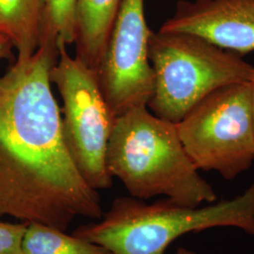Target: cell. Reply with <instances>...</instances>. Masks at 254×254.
<instances>
[{
    "instance_id": "obj_1",
    "label": "cell",
    "mask_w": 254,
    "mask_h": 254,
    "mask_svg": "<svg viewBox=\"0 0 254 254\" xmlns=\"http://www.w3.org/2000/svg\"><path fill=\"white\" fill-rule=\"evenodd\" d=\"M58 58L59 44H41L0 75V217L66 232L104 212L64 142L50 80Z\"/></svg>"
},
{
    "instance_id": "obj_2",
    "label": "cell",
    "mask_w": 254,
    "mask_h": 254,
    "mask_svg": "<svg viewBox=\"0 0 254 254\" xmlns=\"http://www.w3.org/2000/svg\"><path fill=\"white\" fill-rule=\"evenodd\" d=\"M106 165L111 177L139 200L165 196L190 207L217 200L185 150L176 124L155 116L147 107L130 109L114 120Z\"/></svg>"
},
{
    "instance_id": "obj_3",
    "label": "cell",
    "mask_w": 254,
    "mask_h": 254,
    "mask_svg": "<svg viewBox=\"0 0 254 254\" xmlns=\"http://www.w3.org/2000/svg\"><path fill=\"white\" fill-rule=\"evenodd\" d=\"M218 227L240 229L254 238V182L233 199L198 207L167 198L148 203L119 197L100 219L76 228L72 235L112 254H165L182 236Z\"/></svg>"
},
{
    "instance_id": "obj_4",
    "label": "cell",
    "mask_w": 254,
    "mask_h": 254,
    "mask_svg": "<svg viewBox=\"0 0 254 254\" xmlns=\"http://www.w3.org/2000/svg\"><path fill=\"white\" fill-rule=\"evenodd\" d=\"M148 59L154 89L147 108L173 124L218 88L250 81L254 67L240 55L185 32L151 30Z\"/></svg>"
},
{
    "instance_id": "obj_5",
    "label": "cell",
    "mask_w": 254,
    "mask_h": 254,
    "mask_svg": "<svg viewBox=\"0 0 254 254\" xmlns=\"http://www.w3.org/2000/svg\"><path fill=\"white\" fill-rule=\"evenodd\" d=\"M185 150L199 171L234 180L254 161V122L250 81L222 86L176 124Z\"/></svg>"
},
{
    "instance_id": "obj_6",
    "label": "cell",
    "mask_w": 254,
    "mask_h": 254,
    "mask_svg": "<svg viewBox=\"0 0 254 254\" xmlns=\"http://www.w3.org/2000/svg\"><path fill=\"white\" fill-rule=\"evenodd\" d=\"M64 103V142L83 179L95 190H108L112 177L106 165L109 136L115 119L101 91L97 72L59 43V58L50 72Z\"/></svg>"
},
{
    "instance_id": "obj_7",
    "label": "cell",
    "mask_w": 254,
    "mask_h": 254,
    "mask_svg": "<svg viewBox=\"0 0 254 254\" xmlns=\"http://www.w3.org/2000/svg\"><path fill=\"white\" fill-rule=\"evenodd\" d=\"M150 33L144 0H124L97 69L101 91L114 119L130 109L147 107L152 96Z\"/></svg>"
},
{
    "instance_id": "obj_8",
    "label": "cell",
    "mask_w": 254,
    "mask_h": 254,
    "mask_svg": "<svg viewBox=\"0 0 254 254\" xmlns=\"http://www.w3.org/2000/svg\"><path fill=\"white\" fill-rule=\"evenodd\" d=\"M159 31L190 33L248 54L254 51V0H180Z\"/></svg>"
},
{
    "instance_id": "obj_9",
    "label": "cell",
    "mask_w": 254,
    "mask_h": 254,
    "mask_svg": "<svg viewBox=\"0 0 254 254\" xmlns=\"http://www.w3.org/2000/svg\"><path fill=\"white\" fill-rule=\"evenodd\" d=\"M124 0H78L75 58L97 72Z\"/></svg>"
},
{
    "instance_id": "obj_10",
    "label": "cell",
    "mask_w": 254,
    "mask_h": 254,
    "mask_svg": "<svg viewBox=\"0 0 254 254\" xmlns=\"http://www.w3.org/2000/svg\"><path fill=\"white\" fill-rule=\"evenodd\" d=\"M43 0H0V36L8 38L17 59H27L41 42Z\"/></svg>"
},
{
    "instance_id": "obj_11",
    "label": "cell",
    "mask_w": 254,
    "mask_h": 254,
    "mask_svg": "<svg viewBox=\"0 0 254 254\" xmlns=\"http://www.w3.org/2000/svg\"><path fill=\"white\" fill-rule=\"evenodd\" d=\"M23 254H112L103 246L41 223H27Z\"/></svg>"
},
{
    "instance_id": "obj_12",
    "label": "cell",
    "mask_w": 254,
    "mask_h": 254,
    "mask_svg": "<svg viewBox=\"0 0 254 254\" xmlns=\"http://www.w3.org/2000/svg\"><path fill=\"white\" fill-rule=\"evenodd\" d=\"M78 0H43L41 44L75 43Z\"/></svg>"
},
{
    "instance_id": "obj_13",
    "label": "cell",
    "mask_w": 254,
    "mask_h": 254,
    "mask_svg": "<svg viewBox=\"0 0 254 254\" xmlns=\"http://www.w3.org/2000/svg\"><path fill=\"white\" fill-rule=\"evenodd\" d=\"M27 223H11L0 220V254H23L22 242Z\"/></svg>"
},
{
    "instance_id": "obj_14",
    "label": "cell",
    "mask_w": 254,
    "mask_h": 254,
    "mask_svg": "<svg viewBox=\"0 0 254 254\" xmlns=\"http://www.w3.org/2000/svg\"><path fill=\"white\" fill-rule=\"evenodd\" d=\"M13 46L8 38L0 36V60L9 59L12 56Z\"/></svg>"
},
{
    "instance_id": "obj_15",
    "label": "cell",
    "mask_w": 254,
    "mask_h": 254,
    "mask_svg": "<svg viewBox=\"0 0 254 254\" xmlns=\"http://www.w3.org/2000/svg\"><path fill=\"white\" fill-rule=\"evenodd\" d=\"M250 83H251V86H252V95H253V113H254V71L252 73V76H251V79H250Z\"/></svg>"
},
{
    "instance_id": "obj_16",
    "label": "cell",
    "mask_w": 254,
    "mask_h": 254,
    "mask_svg": "<svg viewBox=\"0 0 254 254\" xmlns=\"http://www.w3.org/2000/svg\"><path fill=\"white\" fill-rule=\"evenodd\" d=\"M176 254H197L194 252H192L190 250H188L186 248H179L176 251Z\"/></svg>"
}]
</instances>
